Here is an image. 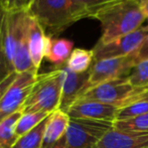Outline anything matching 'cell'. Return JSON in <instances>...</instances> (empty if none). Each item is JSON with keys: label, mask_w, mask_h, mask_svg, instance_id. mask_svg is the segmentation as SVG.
<instances>
[{"label": "cell", "mask_w": 148, "mask_h": 148, "mask_svg": "<svg viewBox=\"0 0 148 148\" xmlns=\"http://www.w3.org/2000/svg\"><path fill=\"white\" fill-rule=\"evenodd\" d=\"M113 126L121 131L148 132V113L126 120H116L114 121Z\"/></svg>", "instance_id": "obj_20"}, {"label": "cell", "mask_w": 148, "mask_h": 148, "mask_svg": "<svg viewBox=\"0 0 148 148\" xmlns=\"http://www.w3.org/2000/svg\"><path fill=\"white\" fill-rule=\"evenodd\" d=\"M147 36L148 30L146 26H142L129 34L118 37L108 43L102 45L97 42L92 49L94 53V62L129 56L140 47Z\"/></svg>", "instance_id": "obj_8"}, {"label": "cell", "mask_w": 148, "mask_h": 148, "mask_svg": "<svg viewBox=\"0 0 148 148\" xmlns=\"http://www.w3.org/2000/svg\"><path fill=\"white\" fill-rule=\"evenodd\" d=\"M113 123L71 118L64 135V148H94L108 131L113 129Z\"/></svg>", "instance_id": "obj_4"}, {"label": "cell", "mask_w": 148, "mask_h": 148, "mask_svg": "<svg viewBox=\"0 0 148 148\" xmlns=\"http://www.w3.org/2000/svg\"><path fill=\"white\" fill-rule=\"evenodd\" d=\"M70 120L71 117L64 111L57 110L51 113L47 118L41 148H51L62 140L66 133Z\"/></svg>", "instance_id": "obj_14"}, {"label": "cell", "mask_w": 148, "mask_h": 148, "mask_svg": "<svg viewBox=\"0 0 148 148\" xmlns=\"http://www.w3.org/2000/svg\"><path fill=\"white\" fill-rule=\"evenodd\" d=\"M139 3H140L141 11L143 12L145 17L148 18V0H139Z\"/></svg>", "instance_id": "obj_29"}, {"label": "cell", "mask_w": 148, "mask_h": 148, "mask_svg": "<svg viewBox=\"0 0 148 148\" xmlns=\"http://www.w3.org/2000/svg\"><path fill=\"white\" fill-rule=\"evenodd\" d=\"M94 62V53L92 49H74L71 57L69 58L66 66L72 72L77 74H84L90 71Z\"/></svg>", "instance_id": "obj_16"}, {"label": "cell", "mask_w": 148, "mask_h": 148, "mask_svg": "<svg viewBox=\"0 0 148 148\" xmlns=\"http://www.w3.org/2000/svg\"><path fill=\"white\" fill-rule=\"evenodd\" d=\"M33 0H0V7L4 12H26Z\"/></svg>", "instance_id": "obj_23"}, {"label": "cell", "mask_w": 148, "mask_h": 148, "mask_svg": "<svg viewBox=\"0 0 148 148\" xmlns=\"http://www.w3.org/2000/svg\"><path fill=\"white\" fill-rule=\"evenodd\" d=\"M136 89L125 77L91 87L86 90L80 98L122 108L129 104Z\"/></svg>", "instance_id": "obj_5"}, {"label": "cell", "mask_w": 148, "mask_h": 148, "mask_svg": "<svg viewBox=\"0 0 148 148\" xmlns=\"http://www.w3.org/2000/svg\"><path fill=\"white\" fill-rule=\"evenodd\" d=\"M26 12H4L1 25V37L8 64L13 69V59L17 43L25 26Z\"/></svg>", "instance_id": "obj_9"}, {"label": "cell", "mask_w": 148, "mask_h": 148, "mask_svg": "<svg viewBox=\"0 0 148 148\" xmlns=\"http://www.w3.org/2000/svg\"><path fill=\"white\" fill-rule=\"evenodd\" d=\"M60 69L62 73V88L59 110L66 113L71 106L89 88V72L77 74L66 68V64L60 66Z\"/></svg>", "instance_id": "obj_11"}, {"label": "cell", "mask_w": 148, "mask_h": 148, "mask_svg": "<svg viewBox=\"0 0 148 148\" xmlns=\"http://www.w3.org/2000/svg\"><path fill=\"white\" fill-rule=\"evenodd\" d=\"M62 88V73L60 66L47 73H38L29 96L23 105L22 112L53 113L60 109Z\"/></svg>", "instance_id": "obj_3"}, {"label": "cell", "mask_w": 148, "mask_h": 148, "mask_svg": "<svg viewBox=\"0 0 148 148\" xmlns=\"http://www.w3.org/2000/svg\"><path fill=\"white\" fill-rule=\"evenodd\" d=\"M12 73H14V71L11 69L10 64H8L7 59H6V56L3 49V43H2L1 30H0V84L4 80H6Z\"/></svg>", "instance_id": "obj_25"}, {"label": "cell", "mask_w": 148, "mask_h": 148, "mask_svg": "<svg viewBox=\"0 0 148 148\" xmlns=\"http://www.w3.org/2000/svg\"><path fill=\"white\" fill-rule=\"evenodd\" d=\"M37 75L38 71L35 70L17 74L15 80L4 94L0 103V122L16 112L22 111Z\"/></svg>", "instance_id": "obj_6"}, {"label": "cell", "mask_w": 148, "mask_h": 148, "mask_svg": "<svg viewBox=\"0 0 148 148\" xmlns=\"http://www.w3.org/2000/svg\"><path fill=\"white\" fill-rule=\"evenodd\" d=\"M146 20H147V25H146V28H147V30H148V18H147Z\"/></svg>", "instance_id": "obj_31"}, {"label": "cell", "mask_w": 148, "mask_h": 148, "mask_svg": "<svg viewBox=\"0 0 148 148\" xmlns=\"http://www.w3.org/2000/svg\"><path fill=\"white\" fill-rule=\"evenodd\" d=\"M120 108L110 104L79 98L66 112L71 118L114 122Z\"/></svg>", "instance_id": "obj_10"}, {"label": "cell", "mask_w": 148, "mask_h": 148, "mask_svg": "<svg viewBox=\"0 0 148 148\" xmlns=\"http://www.w3.org/2000/svg\"><path fill=\"white\" fill-rule=\"evenodd\" d=\"M74 51V42L66 38H57L47 33L45 59L49 60L55 68L66 64Z\"/></svg>", "instance_id": "obj_15"}, {"label": "cell", "mask_w": 148, "mask_h": 148, "mask_svg": "<svg viewBox=\"0 0 148 148\" xmlns=\"http://www.w3.org/2000/svg\"><path fill=\"white\" fill-rule=\"evenodd\" d=\"M75 1L89 12L90 18H93V16L100 9L118 1V0H75Z\"/></svg>", "instance_id": "obj_24"}, {"label": "cell", "mask_w": 148, "mask_h": 148, "mask_svg": "<svg viewBox=\"0 0 148 148\" xmlns=\"http://www.w3.org/2000/svg\"><path fill=\"white\" fill-rule=\"evenodd\" d=\"M93 19L101 25L97 42L104 45L142 27L147 18L141 11L139 0H118L100 9Z\"/></svg>", "instance_id": "obj_1"}, {"label": "cell", "mask_w": 148, "mask_h": 148, "mask_svg": "<svg viewBox=\"0 0 148 148\" xmlns=\"http://www.w3.org/2000/svg\"><path fill=\"white\" fill-rule=\"evenodd\" d=\"M27 13L53 37L76 22L90 18L89 12L75 0H33Z\"/></svg>", "instance_id": "obj_2"}, {"label": "cell", "mask_w": 148, "mask_h": 148, "mask_svg": "<svg viewBox=\"0 0 148 148\" xmlns=\"http://www.w3.org/2000/svg\"><path fill=\"white\" fill-rule=\"evenodd\" d=\"M126 78L134 88L148 85V60L138 62Z\"/></svg>", "instance_id": "obj_22"}, {"label": "cell", "mask_w": 148, "mask_h": 148, "mask_svg": "<svg viewBox=\"0 0 148 148\" xmlns=\"http://www.w3.org/2000/svg\"><path fill=\"white\" fill-rule=\"evenodd\" d=\"M135 101H147L148 102V85L141 88H137L135 94L130 99L129 104Z\"/></svg>", "instance_id": "obj_27"}, {"label": "cell", "mask_w": 148, "mask_h": 148, "mask_svg": "<svg viewBox=\"0 0 148 148\" xmlns=\"http://www.w3.org/2000/svg\"><path fill=\"white\" fill-rule=\"evenodd\" d=\"M94 148H148V132L109 130Z\"/></svg>", "instance_id": "obj_12"}, {"label": "cell", "mask_w": 148, "mask_h": 148, "mask_svg": "<svg viewBox=\"0 0 148 148\" xmlns=\"http://www.w3.org/2000/svg\"><path fill=\"white\" fill-rule=\"evenodd\" d=\"M26 40L32 64L37 71L39 70L45 53L47 32L45 28L28 13L26 14Z\"/></svg>", "instance_id": "obj_13"}, {"label": "cell", "mask_w": 148, "mask_h": 148, "mask_svg": "<svg viewBox=\"0 0 148 148\" xmlns=\"http://www.w3.org/2000/svg\"><path fill=\"white\" fill-rule=\"evenodd\" d=\"M16 76H17V73H15V72L12 73L6 80H4L3 82L0 84V103H1V100H2V98H3L4 94L6 93V91H7L8 88L10 87V85L12 84V82L15 80Z\"/></svg>", "instance_id": "obj_28"}, {"label": "cell", "mask_w": 148, "mask_h": 148, "mask_svg": "<svg viewBox=\"0 0 148 148\" xmlns=\"http://www.w3.org/2000/svg\"><path fill=\"white\" fill-rule=\"evenodd\" d=\"M135 66L136 64L131 55L96 60L89 71V88L102 83L125 78Z\"/></svg>", "instance_id": "obj_7"}, {"label": "cell", "mask_w": 148, "mask_h": 148, "mask_svg": "<svg viewBox=\"0 0 148 148\" xmlns=\"http://www.w3.org/2000/svg\"><path fill=\"white\" fill-rule=\"evenodd\" d=\"M22 111L16 112L0 122V148H12L16 143V124Z\"/></svg>", "instance_id": "obj_17"}, {"label": "cell", "mask_w": 148, "mask_h": 148, "mask_svg": "<svg viewBox=\"0 0 148 148\" xmlns=\"http://www.w3.org/2000/svg\"><path fill=\"white\" fill-rule=\"evenodd\" d=\"M131 57L133 58L135 64L142 62V60H148V36L144 39L142 43L140 45V47L136 49L135 51H133L132 53H130Z\"/></svg>", "instance_id": "obj_26"}, {"label": "cell", "mask_w": 148, "mask_h": 148, "mask_svg": "<svg viewBox=\"0 0 148 148\" xmlns=\"http://www.w3.org/2000/svg\"><path fill=\"white\" fill-rule=\"evenodd\" d=\"M4 11L2 10V8L0 7V30H1V25H2V19H3Z\"/></svg>", "instance_id": "obj_30"}, {"label": "cell", "mask_w": 148, "mask_h": 148, "mask_svg": "<svg viewBox=\"0 0 148 148\" xmlns=\"http://www.w3.org/2000/svg\"><path fill=\"white\" fill-rule=\"evenodd\" d=\"M49 118V117H47ZM47 118L45 119L34 129L30 130L26 134L20 136L12 148H41L42 147L43 136H45V127Z\"/></svg>", "instance_id": "obj_18"}, {"label": "cell", "mask_w": 148, "mask_h": 148, "mask_svg": "<svg viewBox=\"0 0 148 148\" xmlns=\"http://www.w3.org/2000/svg\"><path fill=\"white\" fill-rule=\"evenodd\" d=\"M146 113H148V102L135 101L120 108L117 113L116 120H126V119L135 118L137 116L143 115Z\"/></svg>", "instance_id": "obj_21"}, {"label": "cell", "mask_w": 148, "mask_h": 148, "mask_svg": "<svg viewBox=\"0 0 148 148\" xmlns=\"http://www.w3.org/2000/svg\"><path fill=\"white\" fill-rule=\"evenodd\" d=\"M49 115L51 114L43 113V112H29V113L22 112L16 124V135L18 136V138L34 129Z\"/></svg>", "instance_id": "obj_19"}]
</instances>
